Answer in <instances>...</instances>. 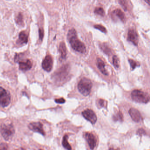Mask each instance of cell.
I'll list each match as a JSON object with an SVG mask.
<instances>
[{"mask_svg": "<svg viewBox=\"0 0 150 150\" xmlns=\"http://www.w3.org/2000/svg\"><path fill=\"white\" fill-rule=\"evenodd\" d=\"M19 42L22 44L28 43V36L25 32L23 31L21 32L19 34Z\"/></svg>", "mask_w": 150, "mask_h": 150, "instance_id": "2e32d148", "label": "cell"}, {"mask_svg": "<svg viewBox=\"0 0 150 150\" xmlns=\"http://www.w3.org/2000/svg\"><path fill=\"white\" fill-rule=\"evenodd\" d=\"M53 67V60L50 55L46 56L42 63V67L44 70L48 72L51 71Z\"/></svg>", "mask_w": 150, "mask_h": 150, "instance_id": "ba28073f", "label": "cell"}, {"mask_svg": "<svg viewBox=\"0 0 150 150\" xmlns=\"http://www.w3.org/2000/svg\"><path fill=\"white\" fill-rule=\"evenodd\" d=\"M67 38L71 46L74 50L81 53L86 52V46L83 42L78 39L77 32L74 28H72L69 30Z\"/></svg>", "mask_w": 150, "mask_h": 150, "instance_id": "6da1fadb", "label": "cell"}, {"mask_svg": "<svg viewBox=\"0 0 150 150\" xmlns=\"http://www.w3.org/2000/svg\"><path fill=\"white\" fill-rule=\"evenodd\" d=\"M129 63L132 69V70H134L137 67V62L134 61L133 59H129Z\"/></svg>", "mask_w": 150, "mask_h": 150, "instance_id": "cb8c5ba5", "label": "cell"}, {"mask_svg": "<svg viewBox=\"0 0 150 150\" xmlns=\"http://www.w3.org/2000/svg\"><path fill=\"white\" fill-rule=\"evenodd\" d=\"M0 132L5 140H9L13 137L15 130L13 125L11 124H3L1 126Z\"/></svg>", "mask_w": 150, "mask_h": 150, "instance_id": "277c9868", "label": "cell"}, {"mask_svg": "<svg viewBox=\"0 0 150 150\" xmlns=\"http://www.w3.org/2000/svg\"><path fill=\"white\" fill-rule=\"evenodd\" d=\"M94 13L96 14L102 16H104V15H105V12H104V10L101 7L96 8L94 10Z\"/></svg>", "mask_w": 150, "mask_h": 150, "instance_id": "d6986e66", "label": "cell"}, {"mask_svg": "<svg viewBox=\"0 0 150 150\" xmlns=\"http://www.w3.org/2000/svg\"><path fill=\"white\" fill-rule=\"evenodd\" d=\"M96 65H97L98 69L103 74H104V75H106V76L108 75V74L105 68V63L100 58L97 59Z\"/></svg>", "mask_w": 150, "mask_h": 150, "instance_id": "4fadbf2b", "label": "cell"}, {"mask_svg": "<svg viewBox=\"0 0 150 150\" xmlns=\"http://www.w3.org/2000/svg\"><path fill=\"white\" fill-rule=\"evenodd\" d=\"M85 137L90 149L91 150H93L96 145V140L93 134L91 132H86Z\"/></svg>", "mask_w": 150, "mask_h": 150, "instance_id": "30bf717a", "label": "cell"}, {"mask_svg": "<svg viewBox=\"0 0 150 150\" xmlns=\"http://www.w3.org/2000/svg\"><path fill=\"white\" fill-rule=\"evenodd\" d=\"M28 128L30 130L34 132H38L45 136V132L44 130L43 125L40 122H34L30 123L28 125Z\"/></svg>", "mask_w": 150, "mask_h": 150, "instance_id": "52a82bcc", "label": "cell"}, {"mask_svg": "<svg viewBox=\"0 0 150 150\" xmlns=\"http://www.w3.org/2000/svg\"><path fill=\"white\" fill-rule=\"evenodd\" d=\"M127 40L129 42H131L136 46L138 45L139 42L138 35L137 31L133 29H130L129 30Z\"/></svg>", "mask_w": 150, "mask_h": 150, "instance_id": "9c48e42d", "label": "cell"}, {"mask_svg": "<svg viewBox=\"0 0 150 150\" xmlns=\"http://www.w3.org/2000/svg\"><path fill=\"white\" fill-rule=\"evenodd\" d=\"M94 27L95 28L100 30L103 33H106L107 32V30H106V28L103 26L102 25L96 24V25H95Z\"/></svg>", "mask_w": 150, "mask_h": 150, "instance_id": "603a6c76", "label": "cell"}, {"mask_svg": "<svg viewBox=\"0 0 150 150\" xmlns=\"http://www.w3.org/2000/svg\"><path fill=\"white\" fill-rule=\"evenodd\" d=\"M44 31L42 30L41 29H39V38L41 41H42L43 38L44 37Z\"/></svg>", "mask_w": 150, "mask_h": 150, "instance_id": "f1b7e54d", "label": "cell"}, {"mask_svg": "<svg viewBox=\"0 0 150 150\" xmlns=\"http://www.w3.org/2000/svg\"><path fill=\"white\" fill-rule=\"evenodd\" d=\"M16 21L17 24L19 25H22L23 24V16L21 13H20L18 14V16L16 19Z\"/></svg>", "mask_w": 150, "mask_h": 150, "instance_id": "7402d4cb", "label": "cell"}, {"mask_svg": "<svg viewBox=\"0 0 150 150\" xmlns=\"http://www.w3.org/2000/svg\"><path fill=\"white\" fill-rule=\"evenodd\" d=\"M55 102L59 103V104H63L65 103L66 100L64 98H61L59 99H56L55 100Z\"/></svg>", "mask_w": 150, "mask_h": 150, "instance_id": "83f0119b", "label": "cell"}, {"mask_svg": "<svg viewBox=\"0 0 150 150\" xmlns=\"http://www.w3.org/2000/svg\"><path fill=\"white\" fill-rule=\"evenodd\" d=\"M42 150V149H40V150Z\"/></svg>", "mask_w": 150, "mask_h": 150, "instance_id": "d6a6232c", "label": "cell"}, {"mask_svg": "<svg viewBox=\"0 0 150 150\" xmlns=\"http://www.w3.org/2000/svg\"><path fill=\"white\" fill-rule=\"evenodd\" d=\"M68 136L67 135H65L63 137V141H62V145L67 150H71L72 148L71 145L69 144L68 142Z\"/></svg>", "mask_w": 150, "mask_h": 150, "instance_id": "e0dca14e", "label": "cell"}, {"mask_svg": "<svg viewBox=\"0 0 150 150\" xmlns=\"http://www.w3.org/2000/svg\"><path fill=\"white\" fill-rule=\"evenodd\" d=\"M131 98L134 101L139 103H146L149 101L150 98L147 93L141 90L135 89L131 93Z\"/></svg>", "mask_w": 150, "mask_h": 150, "instance_id": "3957f363", "label": "cell"}, {"mask_svg": "<svg viewBox=\"0 0 150 150\" xmlns=\"http://www.w3.org/2000/svg\"><path fill=\"white\" fill-rule=\"evenodd\" d=\"M145 1L146 2H148V5H150V3H149V1Z\"/></svg>", "mask_w": 150, "mask_h": 150, "instance_id": "1f68e13d", "label": "cell"}, {"mask_svg": "<svg viewBox=\"0 0 150 150\" xmlns=\"http://www.w3.org/2000/svg\"><path fill=\"white\" fill-rule=\"evenodd\" d=\"M129 113L133 121L136 122H140L142 117L140 112L137 109L131 108L129 110Z\"/></svg>", "mask_w": 150, "mask_h": 150, "instance_id": "8fae6325", "label": "cell"}, {"mask_svg": "<svg viewBox=\"0 0 150 150\" xmlns=\"http://www.w3.org/2000/svg\"><path fill=\"white\" fill-rule=\"evenodd\" d=\"M11 102V95L8 91L0 87V106L2 108L8 107Z\"/></svg>", "mask_w": 150, "mask_h": 150, "instance_id": "5b68a950", "label": "cell"}, {"mask_svg": "<svg viewBox=\"0 0 150 150\" xmlns=\"http://www.w3.org/2000/svg\"><path fill=\"white\" fill-rule=\"evenodd\" d=\"M113 120L115 121H120L122 122L123 121V116L122 113L121 111H119L116 114H115L113 117Z\"/></svg>", "mask_w": 150, "mask_h": 150, "instance_id": "ac0fdd59", "label": "cell"}, {"mask_svg": "<svg viewBox=\"0 0 150 150\" xmlns=\"http://www.w3.org/2000/svg\"><path fill=\"white\" fill-rule=\"evenodd\" d=\"M113 14L117 16L122 22H125L126 21V17L125 15V14L121 9L119 8L116 9L113 12Z\"/></svg>", "mask_w": 150, "mask_h": 150, "instance_id": "5bb4252c", "label": "cell"}, {"mask_svg": "<svg viewBox=\"0 0 150 150\" xmlns=\"http://www.w3.org/2000/svg\"><path fill=\"white\" fill-rule=\"evenodd\" d=\"M109 150H120L119 148H117V149H115V148H112V147H111V148H110Z\"/></svg>", "mask_w": 150, "mask_h": 150, "instance_id": "f546056e", "label": "cell"}, {"mask_svg": "<svg viewBox=\"0 0 150 150\" xmlns=\"http://www.w3.org/2000/svg\"><path fill=\"white\" fill-rule=\"evenodd\" d=\"M93 87V83L89 79L83 78L78 84L79 92L84 96L89 95Z\"/></svg>", "mask_w": 150, "mask_h": 150, "instance_id": "7a4b0ae2", "label": "cell"}, {"mask_svg": "<svg viewBox=\"0 0 150 150\" xmlns=\"http://www.w3.org/2000/svg\"><path fill=\"white\" fill-rule=\"evenodd\" d=\"M113 65L116 68H118L119 67V60L118 57L116 56H114L112 58Z\"/></svg>", "mask_w": 150, "mask_h": 150, "instance_id": "ffe728a7", "label": "cell"}, {"mask_svg": "<svg viewBox=\"0 0 150 150\" xmlns=\"http://www.w3.org/2000/svg\"><path fill=\"white\" fill-rule=\"evenodd\" d=\"M0 150H8V146L5 143L0 144Z\"/></svg>", "mask_w": 150, "mask_h": 150, "instance_id": "d4e9b609", "label": "cell"}, {"mask_svg": "<svg viewBox=\"0 0 150 150\" xmlns=\"http://www.w3.org/2000/svg\"><path fill=\"white\" fill-rule=\"evenodd\" d=\"M100 47L104 53H106L107 55H109L110 54L111 50L107 45H106L104 44H103V45H100Z\"/></svg>", "mask_w": 150, "mask_h": 150, "instance_id": "44dd1931", "label": "cell"}, {"mask_svg": "<svg viewBox=\"0 0 150 150\" xmlns=\"http://www.w3.org/2000/svg\"><path fill=\"white\" fill-rule=\"evenodd\" d=\"M137 134L139 135V136H142V135H145V131L144 129H142V128H141V129H139L137 131Z\"/></svg>", "mask_w": 150, "mask_h": 150, "instance_id": "4316f807", "label": "cell"}, {"mask_svg": "<svg viewBox=\"0 0 150 150\" xmlns=\"http://www.w3.org/2000/svg\"><path fill=\"white\" fill-rule=\"evenodd\" d=\"M59 52L61 54L62 58L63 59H65L66 58L67 52L66 46L64 42H62L59 45Z\"/></svg>", "mask_w": 150, "mask_h": 150, "instance_id": "9a60e30c", "label": "cell"}, {"mask_svg": "<svg viewBox=\"0 0 150 150\" xmlns=\"http://www.w3.org/2000/svg\"><path fill=\"white\" fill-rule=\"evenodd\" d=\"M82 115L85 119L89 121L92 124H94L97 121V116L92 110L89 109L86 110L82 112Z\"/></svg>", "mask_w": 150, "mask_h": 150, "instance_id": "8992f818", "label": "cell"}, {"mask_svg": "<svg viewBox=\"0 0 150 150\" xmlns=\"http://www.w3.org/2000/svg\"><path fill=\"white\" fill-rule=\"evenodd\" d=\"M105 105V101L102 99H100L98 101V106L100 108H102L104 107Z\"/></svg>", "mask_w": 150, "mask_h": 150, "instance_id": "484cf974", "label": "cell"}, {"mask_svg": "<svg viewBox=\"0 0 150 150\" xmlns=\"http://www.w3.org/2000/svg\"><path fill=\"white\" fill-rule=\"evenodd\" d=\"M16 150H25V149H24V148H20L18 149H16Z\"/></svg>", "mask_w": 150, "mask_h": 150, "instance_id": "4dcf8cb0", "label": "cell"}, {"mask_svg": "<svg viewBox=\"0 0 150 150\" xmlns=\"http://www.w3.org/2000/svg\"><path fill=\"white\" fill-rule=\"evenodd\" d=\"M19 64V68L21 71H28L32 68V64L29 59H27L25 61H20Z\"/></svg>", "mask_w": 150, "mask_h": 150, "instance_id": "7c38bea8", "label": "cell"}]
</instances>
